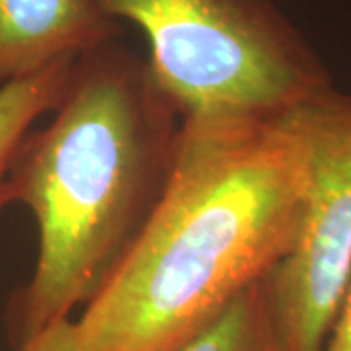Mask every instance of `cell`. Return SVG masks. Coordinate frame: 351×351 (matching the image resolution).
Segmentation results:
<instances>
[{
	"label": "cell",
	"instance_id": "cell-1",
	"mask_svg": "<svg viewBox=\"0 0 351 351\" xmlns=\"http://www.w3.org/2000/svg\"><path fill=\"white\" fill-rule=\"evenodd\" d=\"M302 108L182 119L154 211L75 320L82 350L168 351L274 271L311 182Z\"/></svg>",
	"mask_w": 351,
	"mask_h": 351
},
{
	"label": "cell",
	"instance_id": "cell-2",
	"mask_svg": "<svg viewBox=\"0 0 351 351\" xmlns=\"http://www.w3.org/2000/svg\"><path fill=\"white\" fill-rule=\"evenodd\" d=\"M51 113L6 180V201L38 226L34 274L10 306L18 348L88 304L117 269L162 195L184 119L119 38L76 55Z\"/></svg>",
	"mask_w": 351,
	"mask_h": 351
},
{
	"label": "cell",
	"instance_id": "cell-3",
	"mask_svg": "<svg viewBox=\"0 0 351 351\" xmlns=\"http://www.w3.org/2000/svg\"><path fill=\"white\" fill-rule=\"evenodd\" d=\"M149 41L154 82L182 117L279 115L334 90L274 0H92Z\"/></svg>",
	"mask_w": 351,
	"mask_h": 351
},
{
	"label": "cell",
	"instance_id": "cell-4",
	"mask_svg": "<svg viewBox=\"0 0 351 351\" xmlns=\"http://www.w3.org/2000/svg\"><path fill=\"white\" fill-rule=\"evenodd\" d=\"M302 115L311 143L302 221L263 289L283 351H324L351 277V96L334 88Z\"/></svg>",
	"mask_w": 351,
	"mask_h": 351
},
{
	"label": "cell",
	"instance_id": "cell-5",
	"mask_svg": "<svg viewBox=\"0 0 351 351\" xmlns=\"http://www.w3.org/2000/svg\"><path fill=\"white\" fill-rule=\"evenodd\" d=\"M119 36L92 0H0V88Z\"/></svg>",
	"mask_w": 351,
	"mask_h": 351
},
{
	"label": "cell",
	"instance_id": "cell-6",
	"mask_svg": "<svg viewBox=\"0 0 351 351\" xmlns=\"http://www.w3.org/2000/svg\"><path fill=\"white\" fill-rule=\"evenodd\" d=\"M76 57H66L36 75L0 88V211L6 201V180L14 154L34 123L51 113L63 98Z\"/></svg>",
	"mask_w": 351,
	"mask_h": 351
},
{
	"label": "cell",
	"instance_id": "cell-7",
	"mask_svg": "<svg viewBox=\"0 0 351 351\" xmlns=\"http://www.w3.org/2000/svg\"><path fill=\"white\" fill-rule=\"evenodd\" d=\"M168 351H283L265 289L256 283Z\"/></svg>",
	"mask_w": 351,
	"mask_h": 351
},
{
	"label": "cell",
	"instance_id": "cell-8",
	"mask_svg": "<svg viewBox=\"0 0 351 351\" xmlns=\"http://www.w3.org/2000/svg\"><path fill=\"white\" fill-rule=\"evenodd\" d=\"M18 351H84L78 334H76L75 320L66 318L61 322H55L53 326L45 328L41 334L27 339Z\"/></svg>",
	"mask_w": 351,
	"mask_h": 351
},
{
	"label": "cell",
	"instance_id": "cell-9",
	"mask_svg": "<svg viewBox=\"0 0 351 351\" xmlns=\"http://www.w3.org/2000/svg\"><path fill=\"white\" fill-rule=\"evenodd\" d=\"M324 351H351V277Z\"/></svg>",
	"mask_w": 351,
	"mask_h": 351
}]
</instances>
